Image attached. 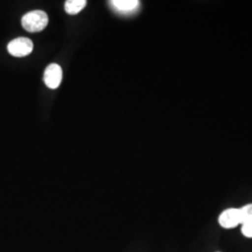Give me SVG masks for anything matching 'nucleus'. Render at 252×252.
Masks as SVG:
<instances>
[{"mask_svg": "<svg viewBox=\"0 0 252 252\" xmlns=\"http://www.w3.org/2000/svg\"><path fill=\"white\" fill-rule=\"evenodd\" d=\"M252 216V204L241 208H228L219 217L220 225L225 229H233L239 224L246 223Z\"/></svg>", "mask_w": 252, "mask_h": 252, "instance_id": "obj_1", "label": "nucleus"}, {"mask_svg": "<svg viewBox=\"0 0 252 252\" xmlns=\"http://www.w3.org/2000/svg\"><path fill=\"white\" fill-rule=\"evenodd\" d=\"M22 26L29 33H37L45 29L49 24V17L43 10H32L22 18Z\"/></svg>", "mask_w": 252, "mask_h": 252, "instance_id": "obj_2", "label": "nucleus"}, {"mask_svg": "<svg viewBox=\"0 0 252 252\" xmlns=\"http://www.w3.org/2000/svg\"><path fill=\"white\" fill-rule=\"evenodd\" d=\"M34 44L31 39L25 36L17 37L8 44V52L14 57H25L32 53Z\"/></svg>", "mask_w": 252, "mask_h": 252, "instance_id": "obj_3", "label": "nucleus"}, {"mask_svg": "<svg viewBox=\"0 0 252 252\" xmlns=\"http://www.w3.org/2000/svg\"><path fill=\"white\" fill-rule=\"evenodd\" d=\"M63 79V70L57 63H51L46 67L43 81L50 89H57Z\"/></svg>", "mask_w": 252, "mask_h": 252, "instance_id": "obj_4", "label": "nucleus"}, {"mask_svg": "<svg viewBox=\"0 0 252 252\" xmlns=\"http://www.w3.org/2000/svg\"><path fill=\"white\" fill-rule=\"evenodd\" d=\"M110 6L121 13H131L139 7V1L137 0H113L109 1Z\"/></svg>", "mask_w": 252, "mask_h": 252, "instance_id": "obj_5", "label": "nucleus"}, {"mask_svg": "<svg viewBox=\"0 0 252 252\" xmlns=\"http://www.w3.org/2000/svg\"><path fill=\"white\" fill-rule=\"evenodd\" d=\"M87 5V1L85 0H67L64 3V9L66 13L70 15H75L81 12Z\"/></svg>", "mask_w": 252, "mask_h": 252, "instance_id": "obj_6", "label": "nucleus"}, {"mask_svg": "<svg viewBox=\"0 0 252 252\" xmlns=\"http://www.w3.org/2000/svg\"><path fill=\"white\" fill-rule=\"evenodd\" d=\"M241 232L244 236L248 238H252V216L246 223H244L242 225Z\"/></svg>", "mask_w": 252, "mask_h": 252, "instance_id": "obj_7", "label": "nucleus"}]
</instances>
